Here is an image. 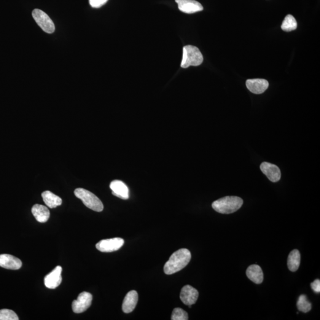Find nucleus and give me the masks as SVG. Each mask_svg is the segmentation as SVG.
Wrapping results in <instances>:
<instances>
[{
	"instance_id": "f257e3e1",
	"label": "nucleus",
	"mask_w": 320,
	"mask_h": 320,
	"mask_svg": "<svg viewBox=\"0 0 320 320\" xmlns=\"http://www.w3.org/2000/svg\"><path fill=\"white\" fill-rule=\"evenodd\" d=\"M190 260L191 253L189 250L182 249L177 250L166 262L164 266V271L166 275L178 272L189 264Z\"/></svg>"
},
{
	"instance_id": "f03ea898",
	"label": "nucleus",
	"mask_w": 320,
	"mask_h": 320,
	"mask_svg": "<svg viewBox=\"0 0 320 320\" xmlns=\"http://www.w3.org/2000/svg\"><path fill=\"white\" fill-rule=\"evenodd\" d=\"M243 204V200L237 196H226L214 201L212 206L220 214H230L237 211Z\"/></svg>"
},
{
	"instance_id": "7ed1b4c3",
	"label": "nucleus",
	"mask_w": 320,
	"mask_h": 320,
	"mask_svg": "<svg viewBox=\"0 0 320 320\" xmlns=\"http://www.w3.org/2000/svg\"><path fill=\"white\" fill-rule=\"evenodd\" d=\"M203 57L200 50L192 45H186L183 50L181 67L187 68L190 66L197 67L203 63Z\"/></svg>"
},
{
	"instance_id": "20e7f679",
	"label": "nucleus",
	"mask_w": 320,
	"mask_h": 320,
	"mask_svg": "<svg viewBox=\"0 0 320 320\" xmlns=\"http://www.w3.org/2000/svg\"><path fill=\"white\" fill-rule=\"evenodd\" d=\"M74 194L77 198L83 201V203L91 209L96 212H101L104 206L101 201L93 193L83 188H78L74 191Z\"/></svg>"
},
{
	"instance_id": "39448f33",
	"label": "nucleus",
	"mask_w": 320,
	"mask_h": 320,
	"mask_svg": "<svg viewBox=\"0 0 320 320\" xmlns=\"http://www.w3.org/2000/svg\"><path fill=\"white\" fill-rule=\"evenodd\" d=\"M32 16L37 25L46 33L52 34L55 32L54 23L47 13L39 9H35L32 12Z\"/></svg>"
},
{
	"instance_id": "423d86ee",
	"label": "nucleus",
	"mask_w": 320,
	"mask_h": 320,
	"mask_svg": "<svg viewBox=\"0 0 320 320\" xmlns=\"http://www.w3.org/2000/svg\"><path fill=\"white\" fill-rule=\"evenodd\" d=\"M93 296L90 293L83 292L72 303V311L75 313H82L90 307L92 303Z\"/></svg>"
},
{
	"instance_id": "0eeeda50",
	"label": "nucleus",
	"mask_w": 320,
	"mask_h": 320,
	"mask_svg": "<svg viewBox=\"0 0 320 320\" xmlns=\"http://www.w3.org/2000/svg\"><path fill=\"white\" fill-rule=\"evenodd\" d=\"M124 244V240L121 238L107 239L99 241L96 249L101 252H113L120 249Z\"/></svg>"
},
{
	"instance_id": "6e6552de",
	"label": "nucleus",
	"mask_w": 320,
	"mask_h": 320,
	"mask_svg": "<svg viewBox=\"0 0 320 320\" xmlns=\"http://www.w3.org/2000/svg\"><path fill=\"white\" fill-rule=\"evenodd\" d=\"M199 297V292L190 285H185L180 292V300L186 305H192L196 303Z\"/></svg>"
},
{
	"instance_id": "1a4fd4ad",
	"label": "nucleus",
	"mask_w": 320,
	"mask_h": 320,
	"mask_svg": "<svg viewBox=\"0 0 320 320\" xmlns=\"http://www.w3.org/2000/svg\"><path fill=\"white\" fill-rule=\"evenodd\" d=\"M176 2L178 4L179 9L187 14H193L203 10L200 2L195 0H176Z\"/></svg>"
},
{
	"instance_id": "9d476101",
	"label": "nucleus",
	"mask_w": 320,
	"mask_h": 320,
	"mask_svg": "<svg viewBox=\"0 0 320 320\" xmlns=\"http://www.w3.org/2000/svg\"><path fill=\"white\" fill-rule=\"evenodd\" d=\"M260 170L272 182H278L281 179V172L278 166L268 162L261 164Z\"/></svg>"
},
{
	"instance_id": "9b49d317",
	"label": "nucleus",
	"mask_w": 320,
	"mask_h": 320,
	"mask_svg": "<svg viewBox=\"0 0 320 320\" xmlns=\"http://www.w3.org/2000/svg\"><path fill=\"white\" fill-rule=\"evenodd\" d=\"M62 270L63 269L60 266H56L52 272L45 276L44 282L46 287L49 289H55L60 286L62 282Z\"/></svg>"
},
{
	"instance_id": "f8f14e48",
	"label": "nucleus",
	"mask_w": 320,
	"mask_h": 320,
	"mask_svg": "<svg viewBox=\"0 0 320 320\" xmlns=\"http://www.w3.org/2000/svg\"><path fill=\"white\" fill-rule=\"evenodd\" d=\"M22 266V262L18 258L12 255L4 254L0 255V267L7 269L18 270Z\"/></svg>"
},
{
	"instance_id": "ddd939ff",
	"label": "nucleus",
	"mask_w": 320,
	"mask_h": 320,
	"mask_svg": "<svg viewBox=\"0 0 320 320\" xmlns=\"http://www.w3.org/2000/svg\"><path fill=\"white\" fill-rule=\"evenodd\" d=\"M246 86L252 93L260 95L268 89L269 83L265 79H249L247 80Z\"/></svg>"
},
{
	"instance_id": "4468645a",
	"label": "nucleus",
	"mask_w": 320,
	"mask_h": 320,
	"mask_svg": "<svg viewBox=\"0 0 320 320\" xmlns=\"http://www.w3.org/2000/svg\"><path fill=\"white\" fill-rule=\"evenodd\" d=\"M110 188L112 191V194L122 200H128L130 197L127 185L120 180H117L112 182L110 185Z\"/></svg>"
},
{
	"instance_id": "2eb2a0df",
	"label": "nucleus",
	"mask_w": 320,
	"mask_h": 320,
	"mask_svg": "<svg viewBox=\"0 0 320 320\" xmlns=\"http://www.w3.org/2000/svg\"><path fill=\"white\" fill-rule=\"evenodd\" d=\"M138 301V295L135 290H131L126 295L122 304V310L125 313H130L135 308Z\"/></svg>"
},
{
	"instance_id": "dca6fc26",
	"label": "nucleus",
	"mask_w": 320,
	"mask_h": 320,
	"mask_svg": "<svg viewBox=\"0 0 320 320\" xmlns=\"http://www.w3.org/2000/svg\"><path fill=\"white\" fill-rule=\"evenodd\" d=\"M246 275L250 281L256 284H262L263 281V273L259 265L250 266L246 270Z\"/></svg>"
},
{
	"instance_id": "f3484780",
	"label": "nucleus",
	"mask_w": 320,
	"mask_h": 320,
	"mask_svg": "<svg viewBox=\"0 0 320 320\" xmlns=\"http://www.w3.org/2000/svg\"><path fill=\"white\" fill-rule=\"evenodd\" d=\"M32 212L37 221L40 223L47 222L50 217V212L47 207L39 204H36L33 206Z\"/></svg>"
},
{
	"instance_id": "a211bd4d",
	"label": "nucleus",
	"mask_w": 320,
	"mask_h": 320,
	"mask_svg": "<svg viewBox=\"0 0 320 320\" xmlns=\"http://www.w3.org/2000/svg\"><path fill=\"white\" fill-rule=\"evenodd\" d=\"M43 200L45 203L50 208H55L60 206L63 202L61 198L53 194L50 191H45L42 194Z\"/></svg>"
},
{
	"instance_id": "6ab92c4d",
	"label": "nucleus",
	"mask_w": 320,
	"mask_h": 320,
	"mask_svg": "<svg viewBox=\"0 0 320 320\" xmlns=\"http://www.w3.org/2000/svg\"><path fill=\"white\" fill-rule=\"evenodd\" d=\"M301 262L300 253L298 250H292L287 258V268L291 271H296L300 267Z\"/></svg>"
},
{
	"instance_id": "aec40b11",
	"label": "nucleus",
	"mask_w": 320,
	"mask_h": 320,
	"mask_svg": "<svg viewBox=\"0 0 320 320\" xmlns=\"http://www.w3.org/2000/svg\"><path fill=\"white\" fill-rule=\"evenodd\" d=\"M297 28V22L294 16L287 15L282 24L281 29L285 32H291Z\"/></svg>"
},
{
	"instance_id": "412c9836",
	"label": "nucleus",
	"mask_w": 320,
	"mask_h": 320,
	"mask_svg": "<svg viewBox=\"0 0 320 320\" xmlns=\"http://www.w3.org/2000/svg\"><path fill=\"white\" fill-rule=\"evenodd\" d=\"M297 308L298 310L305 313H308L311 310V303L309 302L306 295H301L300 296L297 302Z\"/></svg>"
},
{
	"instance_id": "4be33fe9",
	"label": "nucleus",
	"mask_w": 320,
	"mask_h": 320,
	"mask_svg": "<svg viewBox=\"0 0 320 320\" xmlns=\"http://www.w3.org/2000/svg\"><path fill=\"white\" fill-rule=\"evenodd\" d=\"M0 320H18V317L15 312L8 309H2L0 310Z\"/></svg>"
},
{
	"instance_id": "5701e85b",
	"label": "nucleus",
	"mask_w": 320,
	"mask_h": 320,
	"mask_svg": "<svg viewBox=\"0 0 320 320\" xmlns=\"http://www.w3.org/2000/svg\"><path fill=\"white\" fill-rule=\"evenodd\" d=\"M172 320H187L189 319L187 312L180 308H174L172 313Z\"/></svg>"
},
{
	"instance_id": "b1692460",
	"label": "nucleus",
	"mask_w": 320,
	"mask_h": 320,
	"mask_svg": "<svg viewBox=\"0 0 320 320\" xmlns=\"http://www.w3.org/2000/svg\"><path fill=\"white\" fill-rule=\"evenodd\" d=\"M108 0H89V3L93 8H99L105 4Z\"/></svg>"
},
{
	"instance_id": "393cba45",
	"label": "nucleus",
	"mask_w": 320,
	"mask_h": 320,
	"mask_svg": "<svg viewBox=\"0 0 320 320\" xmlns=\"http://www.w3.org/2000/svg\"><path fill=\"white\" fill-rule=\"evenodd\" d=\"M311 286L312 289L316 293L320 292V281L319 279H316L313 283H311Z\"/></svg>"
}]
</instances>
